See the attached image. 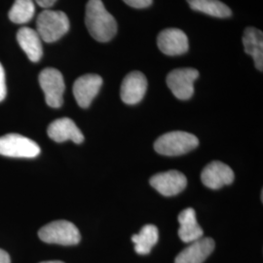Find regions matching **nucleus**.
<instances>
[{
    "label": "nucleus",
    "instance_id": "obj_9",
    "mask_svg": "<svg viewBox=\"0 0 263 263\" xmlns=\"http://www.w3.org/2000/svg\"><path fill=\"white\" fill-rule=\"evenodd\" d=\"M151 185L163 196H175L186 187V177L178 171H169L153 176L149 180Z\"/></svg>",
    "mask_w": 263,
    "mask_h": 263
},
{
    "label": "nucleus",
    "instance_id": "obj_10",
    "mask_svg": "<svg viewBox=\"0 0 263 263\" xmlns=\"http://www.w3.org/2000/svg\"><path fill=\"white\" fill-rule=\"evenodd\" d=\"M103 85L102 77L98 74H85L76 79L73 95L76 103L82 108L90 106Z\"/></svg>",
    "mask_w": 263,
    "mask_h": 263
},
{
    "label": "nucleus",
    "instance_id": "obj_16",
    "mask_svg": "<svg viewBox=\"0 0 263 263\" xmlns=\"http://www.w3.org/2000/svg\"><path fill=\"white\" fill-rule=\"evenodd\" d=\"M17 40L20 47L31 62L36 63L41 59L43 54L42 40L36 30L29 28H20L17 33Z\"/></svg>",
    "mask_w": 263,
    "mask_h": 263
},
{
    "label": "nucleus",
    "instance_id": "obj_22",
    "mask_svg": "<svg viewBox=\"0 0 263 263\" xmlns=\"http://www.w3.org/2000/svg\"><path fill=\"white\" fill-rule=\"evenodd\" d=\"M125 3H127L129 6L137 9L146 8L151 6L152 0H123Z\"/></svg>",
    "mask_w": 263,
    "mask_h": 263
},
{
    "label": "nucleus",
    "instance_id": "obj_12",
    "mask_svg": "<svg viewBox=\"0 0 263 263\" xmlns=\"http://www.w3.org/2000/svg\"><path fill=\"white\" fill-rule=\"evenodd\" d=\"M201 179L204 185H206L207 187L219 189L233 182L234 173L224 163L214 161L203 170L201 174Z\"/></svg>",
    "mask_w": 263,
    "mask_h": 263
},
{
    "label": "nucleus",
    "instance_id": "obj_14",
    "mask_svg": "<svg viewBox=\"0 0 263 263\" xmlns=\"http://www.w3.org/2000/svg\"><path fill=\"white\" fill-rule=\"evenodd\" d=\"M215 249L212 238H200L179 253L175 263H203Z\"/></svg>",
    "mask_w": 263,
    "mask_h": 263
},
{
    "label": "nucleus",
    "instance_id": "obj_21",
    "mask_svg": "<svg viewBox=\"0 0 263 263\" xmlns=\"http://www.w3.org/2000/svg\"><path fill=\"white\" fill-rule=\"evenodd\" d=\"M7 94L6 81H5V71L0 63V102H2Z\"/></svg>",
    "mask_w": 263,
    "mask_h": 263
},
{
    "label": "nucleus",
    "instance_id": "obj_7",
    "mask_svg": "<svg viewBox=\"0 0 263 263\" xmlns=\"http://www.w3.org/2000/svg\"><path fill=\"white\" fill-rule=\"evenodd\" d=\"M199 77L195 68L174 69L167 76V85L179 100H189L194 94V82Z\"/></svg>",
    "mask_w": 263,
    "mask_h": 263
},
{
    "label": "nucleus",
    "instance_id": "obj_5",
    "mask_svg": "<svg viewBox=\"0 0 263 263\" xmlns=\"http://www.w3.org/2000/svg\"><path fill=\"white\" fill-rule=\"evenodd\" d=\"M37 143L19 134L0 137V155L12 158H34L40 154Z\"/></svg>",
    "mask_w": 263,
    "mask_h": 263
},
{
    "label": "nucleus",
    "instance_id": "obj_24",
    "mask_svg": "<svg viewBox=\"0 0 263 263\" xmlns=\"http://www.w3.org/2000/svg\"><path fill=\"white\" fill-rule=\"evenodd\" d=\"M0 263H11L9 254L2 249H0Z\"/></svg>",
    "mask_w": 263,
    "mask_h": 263
},
{
    "label": "nucleus",
    "instance_id": "obj_23",
    "mask_svg": "<svg viewBox=\"0 0 263 263\" xmlns=\"http://www.w3.org/2000/svg\"><path fill=\"white\" fill-rule=\"evenodd\" d=\"M34 1L37 3L40 7L48 9L49 7H52L56 3L57 0H34Z\"/></svg>",
    "mask_w": 263,
    "mask_h": 263
},
{
    "label": "nucleus",
    "instance_id": "obj_13",
    "mask_svg": "<svg viewBox=\"0 0 263 263\" xmlns=\"http://www.w3.org/2000/svg\"><path fill=\"white\" fill-rule=\"evenodd\" d=\"M47 133L49 138L57 142L72 141L78 144L84 141L82 132L76 126V123L67 117L57 119L51 123L48 127Z\"/></svg>",
    "mask_w": 263,
    "mask_h": 263
},
{
    "label": "nucleus",
    "instance_id": "obj_8",
    "mask_svg": "<svg viewBox=\"0 0 263 263\" xmlns=\"http://www.w3.org/2000/svg\"><path fill=\"white\" fill-rule=\"evenodd\" d=\"M157 45L168 56H179L188 51L187 35L179 28L163 29L157 37Z\"/></svg>",
    "mask_w": 263,
    "mask_h": 263
},
{
    "label": "nucleus",
    "instance_id": "obj_15",
    "mask_svg": "<svg viewBox=\"0 0 263 263\" xmlns=\"http://www.w3.org/2000/svg\"><path fill=\"white\" fill-rule=\"evenodd\" d=\"M179 236L184 243H192L204 235V231L198 224L195 211L187 208L180 212L179 215Z\"/></svg>",
    "mask_w": 263,
    "mask_h": 263
},
{
    "label": "nucleus",
    "instance_id": "obj_3",
    "mask_svg": "<svg viewBox=\"0 0 263 263\" xmlns=\"http://www.w3.org/2000/svg\"><path fill=\"white\" fill-rule=\"evenodd\" d=\"M199 145V140L186 132H170L162 135L154 143V149L161 155L179 156L193 151Z\"/></svg>",
    "mask_w": 263,
    "mask_h": 263
},
{
    "label": "nucleus",
    "instance_id": "obj_11",
    "mask_svg": "<svg viewBox=\"0 0 263 263\" xmlns=\"http://www.w3.org/2000/svg\"><path fill=\"white\" fill-rule=\"evenodd\" d=\"M146 89L145 76L141 71H132L123 80L120 96L125 104H139L146 93Z\"/></svg>",
    "mask_w": 263,
    "mask_h": 263
},
{
    "label": "nucleus",
    "instance_id": "obj_2",
    "mask_svg": "<svg viewBox=\"0 0 263 263\" xmlns=\"http://www.w3.org/2000/svg\"><path fill=\"white\" fill-rule=\"evenodd\" d=\"M69 30V20L62 11L46 9L38 15L36 31L41 40L53 43Z\"/></svg>",
    "mask_w": 263,
    "mask_h": 263
},
{
    "label": "nucleus",
    "instance_id": "obj_18",
    "mask_svg": "<svg viewBox=\"0 0 263 263\" xmlns=\"http://www.w3.org/2000/svg\"><path fill=\"white\" fill-rule=\"evenodd\" d=\"M159 240V232L155 226L147 224L141 229L139 234L132 236V241L135 244V250L139 254H148L151 249Z\"/></svg>",
    "mask_w": 263,
    "mask_h": 263
},
{
    "label": "nucleus",
    "instance_id": "obj_19",
    "mask_svg": "<svg viewBox=\"0 0 263 263\" xmlns=\"http://www.w3.org/2000/svg\"><path fill=\"white\" fill-rule=\"evenodd\" d=\"M191 9L207 14L216 18H228L232 12L230 8L219 0H187Z\"/></svg>",
    "mask_w": 263,
    "mask_h": 263
},
{
    "label": "nucleus",
    "instance_id": "obj_20",
    "mask_svg": "<svg viewBox=\"0 0 263 263\" xmlns=\"http://www.w3.org/2000/svg\"><path fill=\"white\" fill-rule=\"evenodd\" d=\"M34 0H15L9 11V19L15 24H26L33 18Z\"/></svg>",
    "mask_w": 263,
    "mask_h": 263
},
{
    "label": "nucleus",
    "instance_id": "obj_6",
    "mask_svg": "<svg viewBox=\"0 0 263 263\" xmlns=\"http://www.w3.org/2000/svg\"><path fill=\"white\" fill-rule=\"evenodd\" d=\"M39 84L44 92L46 104L53 108H59L64 104L66 85L63 74L52 67L44 68L38 77Z\"/></svg>",
    "mask_w": 263,
    "mask_h": 263
},
{
    "label": "nucleus",
    "instance_id": "obj_25",
    "mask_svg": "<svg viewBox=\"0 0 263 263\" xmlns=\"http://www.w3.org/2000/svg\"><path fill=\"white\" fill-rule=\"evenodd\" d=\"M41 263H65L63 261H59V260H52V261H44V262Z\"/></svg>",
    "mask_w": 263,
    "mask_h": 263
},
{
    "label": "nucleus",
    "instance_id": "obj_17",
    "mask_svg": "<svg viewBox=\"0 0 263 263\" xmlns=\"http://www.w3.org/2000/svg\"><path fill=\"white\" fill-rule=\"evenodd\" d=\"M245 52L254 58L256 68L262 71L263 68V33L255 28H247L243 35Z\"/></svg>",
    "mask_w": 263,
    "mask_h": 263
},
{
    "label": "nucleus",
    "instance_id": "obj_1",
    "mask_svg": "<svg viewBox=\"0 0 263 263\" xmlns=\"http://www.w3.org/2000/svg\"><path fill=\"white\" fill-rule=\"evenodd\" d=\"M85 24L91 36L99 42L111 40L117 32L116 20L105 9L102 0L88 1Z\"/></svg>",
    "mask_w": 263,
    "mask_h": 263
},
{
    "label": "nucleus",
    "instance_id": "obj_4",
    "mask_svg": "<svg viewBox=\"0 0 263 263\" xmlns=\"http://www.w3.org/2000/svg\"><path fill=\"white\" fill-rule=\"evenodd\" d=\"M39 238L48 244L72 246L81 240V235L72 222L67 220H56L43 226L39 232Z\"/></svg>",
    "mask_w": 263,
    "mask_h": 263
}]
</instances>
